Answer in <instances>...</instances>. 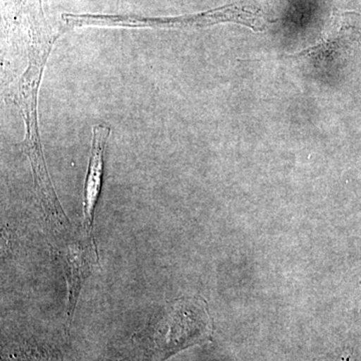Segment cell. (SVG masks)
Returning <instances> with one entry per match:
<instances>
[{
    "instance_id": "6da1fadb",
    "label": "cell",
    "mask_w": 361,
    "mask_h": 361,
    "mask_svg": "<svg viewBox=\"0 0 361 361\" xmlns=\"http://www.w3.org/2000/svg\"><path fill=\"white\" fill-rule=\"evenodd\" d=\"M221 23H236L258 30L257 16L244 7L226 6L213 9L207 13L194 16H178V18H140V16H111V26L118 27H149V28H200L217 25Z\"/></svg>"
},
{
    "instance_id": "7a4b0ae2",
    "label": "cell",
    "mask_w": 361,
    "mask_h": 361,
    "mask_svg": "<svg viewBox=\"0 0 361 361\" xmlns=\"http://www.w3.org/2000/svg\"><path fill=\"white\" fill-rule=\"evenodd\" d=\"M110 135L111 128L106 125H96L92 129V151L84 189V223L85 231L92 240L94 212L103 186L104 155Z\"/></svg>"
},
{
    "instance_id": "3957f363",
    "label": "cell",
    "mask_w": 361,
    "mask_h": 361,
    "mask_svg": "<svg viewBox=\"0 0 361 361\" xmlns=\"http://www.w3.org/2000/svg\"><path fill=\"white\" fill-rule=\"evenodd\" d=\"M68 314L73 315L75 310V304H77L78 293H80V287H82V280L85 279L87 273L90 272L89 261L84 254V252L80 249H71L68 255Z\"/></svg>"
}]
</instances>
